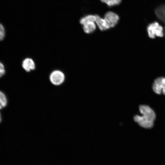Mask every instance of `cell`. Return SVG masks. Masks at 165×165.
<instances>
[{
	"label": "cell",
	"mask_w": 165,
	"mask_h": 165,
	"mask_svg": "<svg viewBox=\"0 0 165 165\" xmlns=\"http://www.w3.org/2000/svg\"><path fill=\"white\" fill-rule=\"evenodd\" d=\"M139 110L142 116L136 115L134 120L141 127L145 128H151L154 125L156 116L154 111L148 105H141Z\"/></svg>",
	"instance_id": "cell-1"
},
{
	"label": "cell",
	"mask_w": 165,
	"mask_h": 165,
	"mask_svg": "<svg viewBox=\"0 0 165 165\" xmlns=\"http://www.w3.org/2000/svg\"><path fill=\"white\" fill-rule=\"evenodd\" d=\"M95 20V15L91 14L85 16L80 19V23L82 25L83 30L85 33L91 34L96 30Z\"/></svg>",
	"instance_id": "cell-2"
},
{
	"label": "cell",
	"mask_w": 165,
	"mask_h": 165,
	"mask_svg": "<svg viewBox=\"0 0 165 165\" xmlns=\"http://www.w3.org/2000/svg\"><path fill=\"white\" fill-rule=\"evenodd\" d=\"M147 30L148 36L151 38H154L156 37H162L164 35L163 27L157 22L149 24Z\"/></svg>",
	"instance_id": "cell-3"
},
{
	"label": "cell",
	"mask_w": 165,
	"mask_h": 165,
	"mask_svg": "<svg viewBox=\"0 0 165 165\" xmlns=\"http://www.w3.org/2000/svg\"><path fill=\"white\" fill-rule=\"evenodd\" d=\"M104 19L109 29L115 27L117 24L119 17L116 13L109 11L105 13Z\"/></svg>",
	"instance_id": "cell-4"
},
{
	"label": "cell",
	"mask_w": 165,
	"mask_h": 165,
	"mask_svg": "<svg viewBox=\"0 0 165 165\" xmlns=\"http://www.w3.org/2000/svg\"><path fill=\"white\" fill-rule=\"evenodd\" d=\"M152 89L156 94L163 93L165 95V77H160L155 79L152 84Z\"/></svg>",
	"instance_id": "cell-5"
},
{
	"label": "cell",
	"mask_w": 165,
	"mask_h": 165,
	"mask_svg": "<svg viewBox=\"0 0 165 165\" xmlns=\"http://www.w3.org/2000/svg\"><path fill=\"white\" fill-rule=\"evenodd\" d=\"M50 81L53 85L59 86L62 84L65 80V75L61 71L57 70L52 72L50 76Z\"/></svg>",
	"instance_id": "cell-6"
},
{
	"label": "cell",
	"mask_w": 165,
	"mask_h": 165,
	"mask_svg": "<svg viewBox=\"0 0 165 165\" xmlns=\"http://www.w3.org/2000/svg\"><path fill=\"white\" fill-rule=\"evenodd\" d=\"M22 66L25 71L29 72L35 68V65L34 61L32 59L27 58L23 61Z\"/></svg>",
	"instance_id": "cell-7"
},
{
	"label": "cell",
	"mask_w": 165,
	"mask_h": 165,
	"mask_svg": "<svg viewBox=\"0 0 165 165\" xmlns=\"http://www.w3.org/2000/svg\"><path fill=\"white\" fill-rule=\"evenodd\" d=\"M95 22L99 29L102 31L108 29L105 21L99 15L96 14Z\"/></svg>",
	"instance_id": "cell-8"
},
{
	"label": "cell",
	"mask_w": 165,
	"mask_h": 165,
	"mask_svg": "<svg viewBox=\"0 0 165 165\" xmlns=\"http://www.w3.org/2000/svg\"><path fill=\"white\" fill-rule=\"evenodd\" d=\"M7 100L5 94L0 90V109L5 107L7 105Z\"/></svg>",
	"instance_id": "cell-9"
},
{
	"label": "cell",
	"mask_w": 165,
	"mask_h": 165,
	"mask_svg": "<svg viewBox=\"0 0 165 165\" xmlns=\"http://www.w3.org/2000/svg\"><path fill=\"white\" fill-rule=\"evenodd\" d=\"M102 2L105 3L108 7H111L119 5L122 0H100Z\"/></svg>",
	"instance_id": "cell-10"
},
{
	"label": "cell",
	"mask_w": 165,
	"mask_h": 165,
	"mask_svg": "<svg viewBox=\"0 0 165 165\" xmlns=\"http://www.w3.org/2000/svg\"><path fill=\"white\" fill-rule=\"evenodd\" d=\"M5 35L4 28L3 26L0 23V41L3 40Z\"/></svg>",
	"instance_id": "cell-11"
},
{
	"label": "cell",
	"mask_w": 165,
	"mask_h": 165,
	"mask_svg": "<svg viewBox=\"0 0 165 165\" xmlns=\"http://www.w3.org/2000/svg\"><path fill=\"white\" fill-rule=\"evenodd\" d=\"M5 69L3 64L0 62V78L5 73Z\"/></svg>",
	"instance_id": "cell-12"
},
{
	"label": "cell",
	"mask_w": 165,
	"mask_h": 165,
	"mask_svg": "<svg viewBox=\"0 0 165 165\" xmlns=\"http://www.w3.org/2000/svg\"><path fill=\"white\" fill-rule=\"evenodd\" d=\"M1 120H2V117H1V113H0V123L1 122Z\"/></svg>",
	"instance_id": "cell-13"
}]
</instances>
